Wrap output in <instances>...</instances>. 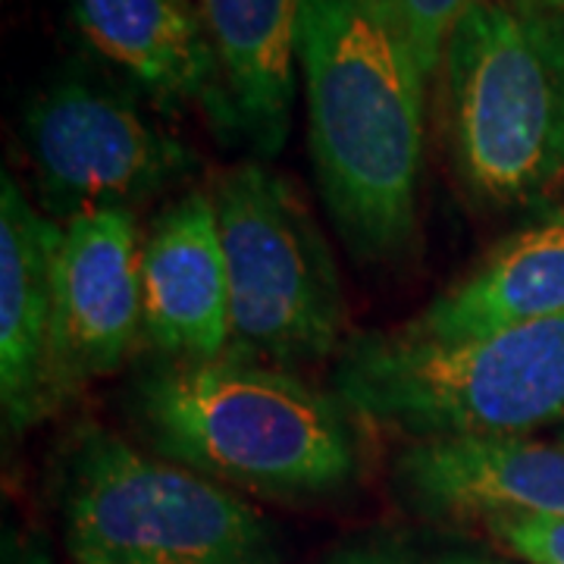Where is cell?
Wrapping results in <instances>:
<instances>
[{
    "label": "cell",
    "mask_w": 564,
    "mask_h": 564,
    "mask_svg": "<svg viewBox=\"0 0 564 564\" xmlns=\"http://www.w3.org/2000/svg\"><path fill=\"white\" fill-rule=\"evenodd\" d=\"M307 148L348 251L392 261L417 232L426 73L392 0H304Z\"/></svg>",
    "instance_id": "1"
},
{
    "label": "cell",
    "mask_w": 564,
    "mask_h": 564,
    "mask_svg": "<svg viewBox=\"0 0 564 564\" xmlns=\"http://www.w3.org/2000/svg\"><path fill=\"white\" fill-rule=\"evenodd\" d=\"M148 443L229 489L321 499L355 480L358 445L345 404L285 367L242 355L158 358L132 383Z\"/></svg>",
    "instance_id": "2"
},
{
    "label": "cell",
    "mask_w": 564,
    "mask_h": 564,
    "mask_svg": "<svg viewBox=\"0 0 564 564\" xmlns=\"http://www.w3.org/2000/svg\"><path fill=\"white\" fill-rule=\"evenodd\" d=\"M443 126L464 188L533 202L564 176V13L536 0H474L445 41Z\"/></svg>",
    "instance_id": "3"
},
{
    "label": "cell",
    "mask_w": 564,
    "mask_h": 564,
    "mask_svg": "<svg viewBox=\"0 0 564 564\" xmlns=\"http://www.w3.org/2000/svg\"><path fill=\"white\" fill-rule=\"evenodd\" d=\"M333 395L414 443L524 436L564 421V314L455 343L361 333L339 351Z\"/></svg>",
    "instance_id": "4"
},
{
    "label": "cell",
    "mask_w": 564,
    "mask_h": 564,
    "mask_svg": "<svg viewBox=\"0 0 564 564\" xmlns=\"http://www.w3.org/2000/svg\"><path fill=\"white\" fill-rule=\"evenodd\" d=\"M63 536L76 564H276L242 496L98 426L66 464Z\"/></svg>",
    "instance_id": "5"
},
{
    "label": "cell",
    "mask_w": 564,
    "mask_h": 564,
    "mask_svg": "<svg viewBox=\"0 0 564 564\" xmlns=\"http://www.w3.org/2000/svg\"><path fill=\"white\" fill-rule=\"evenodd\" d=\"M210 202L229 276V355L289 370L343 351L339 273L295 188L239 163L214 182Z\"/></svg>",
    "instance_id": "6"
},
{
    "label": "cell",
    "mask_w": 564,
    "mask_h": 564,
    "mask_svg": "<svg viewBox=\"0 0 564 564\" xmlns=\"http://www.w3.org/2000/svg\"><path fill=\"white\" fill-rule=\"evenodd\" d=\"M25 144L41 192L66 220L129 210L192 170V151L141 117L117 91L54 79L25 107Z\"/></svg>",
    "instance_id": "7"
},
{
    "label": "cell",
    "mask_w": 564,
    "mask_h": 564,
    "mask_svg": "<svg viewBox=\"0 0 564 564\" xmlns=\"http://www.w3.org/2000/svg\"><path fill=\"white\" fill-rule=\"evenodd\" d=\"M141 336V245L132 210L63 223L54 258V321L44 411L117 373Z\"/></svg>",
    "instance_id": "8"
},
{
    "label": "cell",
    "mask_w": 564,
    "mask_h": 564,
    "mask_svg": "<svg viewBox=\"0 0 564 564\" xmlns=\"http://www.w3.org/2000/svg\"><path fill=\"white\" fill-rule=\"evenodd\" d=\"M229 276L210 192L163 210L141 245V339L173 361L229 351Z\"/></svg>",
    "instance_id": "9"
},
{
    "label": "cell",
    "mask_w": 564,
    "mask_h": 564,
    "mask_svg": "<svg viewBox=\"0 0 564 564\" xmlns=\"http://www.w3.org/2000/svg\"><path fill=\"white\" fill-rule=\"evenodd\" d=\"M304 0H202L207 44L220 79L217 129L254 154H280L299 85Z\"/></svg>",
    "instance_id": "10"
},
{
    "label": "cell",
    "mask_w": 564,
    "mask_h": 564,
    "mask_svg": "<svg viewBox=\"0 0 564 564\" xmlns=\"http://www.w3.org/2000/svg\"><path fill=\"white\" fill-rule=\"evenodd\" d=\"M63 223L47 220L13 176L0 182V402L7 430L41 421Z\"/></svg>",
    "instance_id": "11"
},
{
    "label": "cell",
    "mask_w": 564,
    "mask_h": 564,
    "mask_svg": "<svg viewBox=\"0 0 564 564\" xmlns=\"http://www.w3.org/2000/svg\"><path fill=\"white\" fill-rule=\"evenodd\" d=\"M399 480L433 511L564 518L562 443L524 436L421 440L402 452Z\"/></svg>",
    "instance_id": "12"
},
{
    "label": "cell",
    "mask_w": 564,
    "mask_h": 564,
    "mask_svg": "<svg viewBox=\"0 0 564 564\" xmlns=\"http://www.w3.org/2000/svg\"><path fill=\"white\" fill-rule=\"evenodd\" d=\"M85 41L163 107L202 104L217 122L220 79L202 13L185 0H69Z\"/></svg>",
    "instance_id": "13"
},
{
    "label": "cell",
    "mask_w": 564,
    "mask_h": 564,
    "mask_svg": "<svg viewBox=\"0 0 564 564\" xmlns=\"http://www.w3.org/2000/svg\"><path fill=\"white\" fill-rule=\"evenodd\" d=\"M564 314V220L524 229L486 254L399 333L455 343Z\"/></svg>",
    "instance_id": "14"
},
{
    "label": "cell",
    "mask_w": 564,
    "mask_h": 564,
    "mask_svg": "<svg viewBox=\"0 0 564 564\" xmlns=\"http://www.w3.org/2000/svg\"><path fill=\"white\" fill-rule=\"evenodd\" d=\"M392 3L402 17L408 35L414 41V51L421 57L426 79L433 82L443 66L445 41L474 0H392Z\"/></svg>",
    "instance_id": "15"
},
{
    "label": "cell",
    "mask_w": 564,
    "mask_h": 564,
    "mask_svg": "<svg viewBox=\"0 0 564 564\" xmlns=\"http://www.w3.org/2000/svg\"><path fill=\"white\" fill-rule=\"evenodd\" d=\"M484 521L489 533L527 564H564V518L492 514Z\"/></svg>",
    "instance_id": "16"
},
{
    "label": "cell",
    "mask_w": 564,
    "mask_h": 564,
    "mask_svg": "<svg viewBox=\"0 0 564 564\" xmlns=\"http://www.w3.org/2000/svg\"><path fill=\"white\" fill-rule=\"evenodd\" d=\"M323 564H421L417 555L408 545L395 540H370V543L348 545L343 552H336L329 562Z\"/></svg>",
    "instance_id": "17"
},
{
    "label": "cell",
    "mask_w": 564,
    "mask_h": 564,
    "mask_svg": "<svg viewBox=\"0 0 564 564\" xmlns=\"http://www.w3.org/2000/svg\"><path fill=\"white\" fill-rule=\"evenodd\" d=\"M3 564H54L51 552L39 540H7Z\"/></svg>",
    "instance_id": "18"
},
{
    "label": "cell",
    "mask_w": 564,
    "mask_h": 564,
    "mask_svg": "<svg viewBox=\"0 0 564 564\" xmlns=\"http://www.w3.org/2000/svg\"><path fill=\"white\" fill-rule=\"evenodd\" d=\"M536 3H545V7H552V10H562L564 13V0H536Z\"/></svg>",
    "instance_id": "19"
},
{
    "label": "cell",
    "mask_w": 564,
    "mask_h": 564,
    "mask_svg": "<svg viewBox=\"0 0 564 564\" xmlns=\"http://www.w3.org/2000/svg\"><path fill=\"white\" fill-rule=\"evenodd\" d=\"M558 443L564 445V421H562V430H558Z\"/></svg>",
    "instance_id": "20"
}]
</instances>
